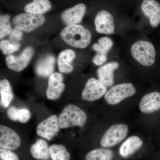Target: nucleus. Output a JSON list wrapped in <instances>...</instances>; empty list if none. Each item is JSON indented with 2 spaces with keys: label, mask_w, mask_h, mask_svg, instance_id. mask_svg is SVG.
I'll list each match as a JSON object with an SVG mask.
<instances>
[{
  "label": "nucleus",
  "mask_w": 160,
  "mask_h": 160,
  "mask_svg": "<svg viewBox=\"0 0 160 160\" xmlns=\"http://www.w3.org/2000/svg\"><path fill=\"white\" fill-rule=\"evenodd\" d=\"M62 39L69 46L84 49L89 46L91 41V32L82 25H68L60 33Z\"/></svg>",
  "instance_id": "1"
},
{
  "label": "nucleus",
  "mask_w": 160,
  "mask_h": 160,
  "mask_svg": "<svg viewBox=\"0 0 160 160\" xmlns=\"http://www.w3.org/2000/svg\"><path fill=\"white\" fill-rule=\"evenodd\" d=\"M86 112L79 107L73 105L66 106L58 118L60 128L66 129L72 126L82 127L87 121Z\"/></svg>",
  "instance_id": "2"
},
{
  "label": "nucleus",
  "mask_w": 160,
  "mask_h": 160,
  "mask_svg": "<svg viewBox=\"0 0 160 160\" xmlns=\"http://www.w3.org/2000/svg\"><path fill=\"white\" fill-rule=\"evenodd\" d=\"M132 56L138 62L146 67L152 66L155 62L156 52L154 46L150 42L138 41L132 46Z\"/></svg>",
  "instance_id": "3"
},
{
  "label": "nucleus",
  "mask_w": 160,
  "mask_h": 160,
  "mask_svg": "<svg viewBox=\"0 0 160 160\" xmlns=\"http://www.w3.org/2000/svg\"><path fill=\"white\" fill-rule=\"evenodd\" d=\"M136 89L131 83H124L112 86L104 95L107 104L114 106L136 93Z\"/></svg>",
  "instance_id": "4"
},
{
  "label": "nucleus",
  "mask_w": 160,
  "mask_h": 160,
  "mask_svg": "<svg viewBox=\"0 0 160 160\" xmlns=\"http://www.w3.org/2000/svg\"><path fill=\"white\" fill-rule=\"evenodd\" d=\"M129 131V126L126 124L120 123L112 125L103 135L100 144L104 148L114 147L126 138Z\"/></svg>",
  "instance_id": "5"
},
{
  "label": "nucleus",
  "mask_w": 160,
  "mask_h": 160,
  "mask_svg": "<svg viewBox=\"0 0 160 160\" xmlns=\"http://www.w3.org/2000/svg\"><path fill=\"white\" fill-rule=\"evenodd\" d=\"M45 20L46 18L43 15L26 12L16 16L12 20V23L16 29L29 32L42 25Z\"/></svg>",
  "instance_id": "6"
},
{
  "label": "nucleus",
  "mask_w": 160,
  "mask_h": 160,
  "mask_svg": "<svg viewBox=\"0 0 160 160\" xmlns=\"http://www.w3.org/2000/svg\"><path fill=\"white\" fill-rule=\"evenodd\" d=\"M108 91L107 88L99 79L90 78L86 82L82 92L84 101L93 102L104 96Z\"/></svg>",
  "instance_id": "7"
},
{
  "label": "nucleus",
  "mask_w": 160,
  "mask_h": 160,
  "mask_svg": "<svg viewBox=\"0 0 160 160\" xmlns=\"http://www.w3.org/2000/svg\"><path fill=\"white\" fill-rule=\"evenodd\" d=\"M33 53V49L28 47L25 48L18 56L9 55L6 58V65L11 70L16 72L22 71L29 65Z\"/></svg>",
  "instance_id": "8"
},
{
  "label": "nucleus",
  "mask_w": 160,
  "mask_h": 160,
  "mask_svg": "<svg viewBox=\"0 0 160 160\" xmlns=\"http://www.w3.org/2000/svg\"><path fill=\"white\" fill-rule=\"evenodd\" d=\"M60 128L58 118L55 115H52L39 124L37 133L43 138L51 140L57 135Z\"/></svg>",
  "instance_id": "9"
},
{
  "label": "nucleus",
  "mask_w": 160,
  "mask_h": 160,
  "mask_svg": "<svg viewBox=\"0 0 160 160\" xmlns=\"http://www.w3.org/2000/svg\"><path fill=\"white\" fill-rule=\"evenodd\" d=\"M94 24L96 30L98 33L106 35L114 33L113 17L106 10H101L98 12L95 18Z\"/></svg>",
  "instance_id": "10"
},
{
  "label": "nucleus",
  "mask_w": 160,
  "mask_h": 160,
  "mask_svg": "<svg viewBox=\"0 0 160 160\" xmlns=\"http://www.w3.org/2000/svg\"><path fill=\"white\" fill-rule=\"evenodd\" d=\"M19 136L7 126H0V147L2 149L15 150L21 146Z\"/></svg>",
  "instance_id": "11"
},
{
  "label": "nucleus",
  "mask_w": 160,
  "mask_h": 160,
  "mask_svg": "<svg viewBox=\"0 0 160 160\" xmlns=\"http://www.w3.org/2000/svg\"><path fill=\"white\" fill-rule=\"evenodd\" d=\"M139 108L145 114L160 112V92H152L145 95L140 101Z\"/></svg>",
  "instance_id": "12"
},
{
  "label": "nucleus",
  "mask_w": 160,
  "mask_h": 160,
  "mask_svg": "<svg viewBox=\"0 0 160 160\" xmlns=\"http://www.w3.org/2000/svg\"><path fill=\"white\" fill-rule=\"evenodd\" d=\"M63 76L59 72H54L49 77L48 86L46 92L47 98L54 100L60 97L65 88L63 82Z\"/></svg>",
  "instance_id": "13"
},
{
  "label": "nucleus",
  "mask_w": 160,
  "mask_h": 160,
  "mask_svg": "<svg viewBox=\"0 0 160 160\" xmlns=\"http://www.w3.org/2000/svg\"><path fill=\"white\" fill-rule=\"evenodd\" d=\"M144 14L149 19L152 27L157 28L160 24V5L156 0H144L141 5Z\"/></svg>",
  "instance_id": "14"
},
{
  "label": "nucleus",
  "mask_w": 160,
  "mask_h": 160,
  "mask_svg": "<svg viewBox=\"0 0 160 160\" xmlns=\"http://www.w3.org/2000/svg\"><path fill=\"white\" fill-rule=\"evenodd\" d=\"M86 11L85 4L80 3L63 12L61 15V18L67 26L76 25L81 22Z\"/></svg>",
  "instance_id": "15"
},
{
  "label": "nucleus",
  "mask_w": 160,
  "mask_h": 160,
  "mask_svg": "<svg viewBox=\"0 0 160 160\" xmlns=\"http://www.w3.org/2000/svg\"><path fill=\"white\" fill-rule=\"evenodd\" d=\"M119 66V65L117 62H112L101 66L98 69V79L107 88H110L114 84V72Z\"/></svg>",
  "instance_id": "16"
},
{
  "label": "nucleus",
  "mask_w": 160,
  "mask_h": 160,
  "mask_svg": "<svg viewBox=\"0 0 160 160\" xmlns=\"http://www.w3.org/2000/svg\"><path fill=\"white\" fill-rule=\"evenodd\" d=\"M142 139L138 136L133 135L127 138L119 149V154L122 157L126 158L131 156L142 146Z\"/></svg>",
  "instance_id": "17"
},
{
  "label": "nucleus",
  "mask_w": 160,
  "mask_h": 160,
  "mask_svg": "<svg viewBox=\"0 0 160 160\" xmlns=\"http://www.w3.org/2000/svg\"><path fill=\"white\" fill-rule=\"evenodd\" d=\"M55 58L51 54L42 58L38 62L35 71L39 76L46 78L50 76L54 71Z\"/></svg>",
  "instance_id": "18"
},
{
  "label": "nucleus",
  "mask_w": 160,
  "mask_h": 160,
  "mask_svg": "<svg viewBox=\"0 0 160 160\" xmlns=\"http://www.w3.org/2000/svg\"><path fill=\"white\" fill-rule=\"evenodd\" d=\"M76 57L75 53L71 49H66L60 53L58 60V68L60 72L70 73L73 70L72 62Z\"/></svg>",
  "instance_id": "19"
},
{
  "label": "nucleus",
  "mask_w": 160,
  "mask_h": 160,
  "mask_svg": "<svg viewBox=\"0 0 160 160\" xmlns=\"http://www.w3.org/2000/svg\"><path fill=\"white\" fill-rule=\"evenodd\" d=\"M30 151L32 156L37 159L47 160L50 156L48 144L42 139L38 140L31 146Z\"/></svg>",
  "instance_id": "20"
},
{
  "label": "nucleus",
  "mask_w": 160,
  "mask_h": 160,
  "mask_svg": "<svg viewBox=\"0 0 160 160\" xmlns=\"http://www.w3.org/2000/svg\"><path fill=\"white\" fill-rule=\"evenodd\" d=\"M49 0H33L25 6L24 10L27 13L42 15L51 9Z\"/></svg>",
  "instance_id": "21"
},
{
  "label": "nucleus",
  "mask_w": 160,
  "mask_h": 160,
  "mask_svg": "<svg viewBox=\"0 0 160 160\" xmlns=\"http://www.w3.org/2000/svg\"><path fill=\"white\" fill-rule=\"evenodd\" d=\"M1 103L4 108H7L13 98L11 86L8 80H3L0 82Z\"/></svg>",
  "instance_id": "22"
},
{
  "label": "nucleus",
  "mask_w": 160,
  "mask_h": 160,
  "mask_svg": "<svg viewBox=\"0 0 160 160\" xmlns=\"http://www.w3.org/2000/svg\"><path fill=\"white\" fill-rule=\"evenodd\" d=\"M113 156V152L111 149L100 148L88 152L85 157V160H112Z\"/></svg>",
  "instance_id": "23"
},
{
  "label": "nucleus",
  "mask_w": 160,
  "mask_h": 160,
  "mask_svg": "<svg viewBox=\"0 0 160 160\" xmlns=\"http://www.w3.org/2000/svg\"><path fill=\"white\" fill-rule=\"evenodd\" d=\"M49 149L52 160H70V153L63 145L53 144Z\"/></svg>",
  "instance_id": "24"
},
{
  "label": "nucleus",
  "mask_w": 160,
  "mask_h": 160,
  "mask_svg": "<svg viewBox=\"0 0 160 160\" xmlns=\"http://www.w3.org/2000/svg\"><path fill=\"white\" fill-rule=\"evenodd\" d=\"M113 42L111 39L107 37H103L100 38L98 43L92 45V48L97 53L106 55L112 48Z\"/></svg>",
  "instance_id": "25"
},
{
  "label": "nucleus",
  "mask_w": 160,
  "mask_h": 160,
  "mask_svg": "<svg viewBox=\"0 0 160 160\" xmlns=\"http://www.w3.org/2000/svg\"><path fill=\"white\" fill-rule=\"evenodd\" d=\"M20 47L19 42H14L11 40H3L0 43V48L5 55L11 54L17 51Z\"/></svg>",
  "instance_id": "26"
},
{
  "label": "nucleus",
  "mask_w": 160,
  "mask_h": 160,
  "mask_svg": "<svg viewBox=\"0 0 160 160\" xmlns=\"http://www.w3.org/2000/svg\"><path fill=\"white\" fill-rule=\"evenodd\" d=\"M10 17L8 15H3L0 17V38L2 39L9 35L12 31L10 22Z\"/></svg>",
  "instance_id": "27"
},
{
  "label": "nucleus",
  "mask_w": 160,
  "mask_h": 160,
  "mask_svg": "<svg viewBox=\"0 0 160 160\" xmlns=\"http://www.w3.org/2000/svg\"><path fill=\"white\" fill-rule=\"evenodd\" d=\"M0 158L2 160H19L18 158L15 153L9 149H0Z\"/></svg>",
  "instance_id": "28"
},
{
  "label": "nucleus",
  "mask_w": 160,
  "mask_h": 160,
  "mask_svg": "<svg viewBox=\"0 0 160 160\" xmlns=\"http://www.w3.org/2000/svg\"><path fill=\"white\" fill-rule=\"evenodd\" d=\"M31 117V113L29 110L26 109H19L18 114V121L20 122L25 123L29 121Z\"/></svg>",
  "instance_id": "29"
},
{
  "label": "nucleus",
  "mask_w": 160,
  "mask_h": 160,
  "mask_svg": "<svg viewBox=\"0 0 160 160\" xmlns=\"http://www.w3.org/2000/svg\"><path fill=\"white\" fill-rule=\"evenodd\" d=\"M22 32L20 29H12L9 35V39L14 42H19L22 40Z\"/></svg>",
  "instance_id": "30"
},
{
  "label": "nucleus",
  "mask_w": 160,
  "mask_h": 160,
  "mask_svg": "<svg viewBox=\"0 0 160 160\" xmlns=\"http://www.w3.org/2000/svg\"><path fill=\"white\" fill-rule=\"evenodd\" d=\"M107 58L106 55L96 53L92 58V62L96 66H101L106 62Z\"/></svg>",
  "instance_id": "31"
},
{
  "label": "nucleus",
  "mask_w": 160,
  "mask_h": 160,
  "mask_svg": "<svg viewBox=\"0 0 160 160\" xmlns=\"http://www.w3.org/2000/svg\"><path fill=\"white\" fill-rule=\"evenodd\" d=\"M18 109L13 106L9 108L7 112V114L10 119L13 121H18Z\"/></svg>",
  "instance_id": "32"
}]
</instances>
